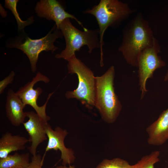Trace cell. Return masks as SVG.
Wrapping results in <instances>:
<instances>
[{
    "mask_svg": "<svg viewBox=\"0 0 168 168\" xmlns=\"http://www.w3.org/2000/svg\"><path fill=\"white\" fill-rule=\"evenodd\" d=\"M155 38L148 21L139 13L124 29L119 51L128 64L138 67L140 55L152 44Z\"/></svg>",
    "mask_w": 168,
    "mask_h": 168,
    "instance_id": "cell-1",
    "label": "cell"
},
{
    "mask_svg": "<svg viewBox=\"0 0 168 168\" xmlns=\"http://www.w3.org/2000/svg\"><path fill=\"white\" fill-rule=\"evenodd\" d=\"M114 68L112 66L102 75L95 77V106L102 119L108 123L115 122L122 109L114 91Z\"/></svg>",
    "mask_w": 168,
    "mask_h": 168,
    "instance_id": "cell-2",
    "label": "cell"
},
{
    "mask_svg": "<svg viewBox=\"0 0 168 168\" xmlns=\"http://www.w3.org/2000/svg\"><path fill=\"white\" fill-rule=\"evenodd\" d=\"M128 5L118 0H101L99 4L91 9L83 12L90 14L96 18L99 26L100 49V66L103 65V46L104 33L109 27L119 25L133 12Z\"/></svg>",
    "mask_w": 168,
    "mask_h": 168,
    "instance_id": "cell-3",
    "label": "cell"
},
{
    "mask_svg": "<svg viewBox=\"0 0 168 168\" xmlns=\"http://www.w3.org/2000/svg\"><path fill=\"white\" fill-rule=\"evenodd\" d=\"M59 29L64 37L66 47L60 54L55 55L57 58H63L68 61L75 56L76 51H79L85 45L87 46L90 53L95 48H100L99 29H87L81 31L72 24L69 18L65 19L61 23Z\"/></svg>",
    "mask_w": 168,
    "mask_h": 168,
    "instance_id": "cell-4",
    "label": "cell"
},
{
    "mask_svg": "<svg viewBox=\"0 0 168 168\" xmlns=\"http://www.w3.org/2000/svg\"><path fill=\"white\" fill-rule=\"evenodd\" d=\"M21 36L10 41L7 46L22 51L29 59L32 72H35L36 71V64L40 54L44 51L54 53L58 49L54 45V42L56 39L62 38L63 35L55 24L47 34L40 39H32L27 36Z\"/></svg>",
    "mask_w": 168,
    "mask_h": 168,
    "instance_id": "cell-5",
    "label": "cell"
},
{
    "mask_svg": "<svg viewBox=\"0 0 168 168\" xmlns=\"http://www.w3.org/2000/svg\"><path fill=\"white\" fill-rule=\"evenodd\" d=\"M68 62V73L77 75L78 84L75 90L66 92V97L76 99L88 107L95 106L96 77L94 73L76 56Z\"/></svg>",
    "mask_w": 168,
    "mask_h": 168,
    "instance_id": "cell-6",
    "label": "cell"
},
{
    "mask_svg": "<svg viewBox=\"0 0 168 168\" xmlns=\"http://www.w3.org/2000/svg\"><path fill=\"white\" fill-rule=\"evenodd\" d=\"M160 49L159 42L155 38L152 44L145 49L138 58V68L141 100L148 91L146 88L147 79L153 77L154 72L156 69L166 65L165 62L158 55Z\"/></svg>",
    "mask_w": 168,
    "mask_h": 168,
    "instance_id": "cell-7",
    "label": "cell"
},
{
    "mask_svg": "<svg viewBox=\"0 0 168 168\" xmlns=\"http://www.w3.org/2000/svg\"><path fill=\"white\" fill-rule=\"evenodd\" d=\"M49 81V78L47 76L38 72L33 78L31 81L28 82L24 86L21 87L16 92L26 105H29L31 106L39 116L46 122L50 119V117L46 114V105L54 92L49 94L46 102L43 105L39 106L37 104V101L43 91L40 87L34 89V86L35 84L39 82L42 81L48 83Z\"/></svg>",
    "mask_w": 168,
    "mask_h": 168,
    "instance_id": "cell-8",
    "label": "cell"
},
{
    "mask_svg": "<svg viewBox=\"0 0 168 168\" xmlns=\"http://www.w3.org/2000/svg\"><path fill=\"white\" fill-rule=\"evenodd\" d=\"M45 130L48 140L43 159L44 160L45 154L48 151L53 150L57 151L59 150L61 153V160H62V164L63 166L70 165L74 161L75 157L72 150L66 147L64 144V139L68 134L67 130L58 126L53 129L48 123L45 124Z\"/></svg>",
    "mask_w": 168,
    "mask_h": 168,
    "instance_id": "cell-9",
    "label": "cell"
},
{
    "mask_svg": "<svg viewBox=\"0 0 168 168\" xmlns=\"http://www.w3.org/2000/svg\"><path fill=\"white\" fill-rule=\"evenodd\" d=\"M37 16L55 22L57 28L59 29L61 23L67 18L75 20L85 30L82 23L73 15L66 11L60 3L56 0H40L37 2L35 8Z\"/></svg>",
    "mask_w": 168,
    "mask_h": 168,
    "instance_id": "cell-10",
    "label": "cell"
},
{
    "mask_svg": "<svg viewBox=\"0 0 168 168\" xmlns=\"http://www.w3.org/2000/svg\"><path fill=\"white\" fill-rule=\"evenodd\" d=\"M26 114L28 120L22 124L29 135V142L31 143L28 150L32 156H34L36 155L37 148L40 144L47 139L45 125L48 122L44 121L33 111L26 112Z\"/></svg>",
    "mask_w": 168,
    "mask_h": 168,
    "instance_id": "cell-11",
    "label": "cell"
},
{
    "mask_svg": "<svg viewBox=\"0 0 168 168\" xmlns=\"http://www.w3.org/2000/svg\"><path fill=\"white\" fill-rule=\"evenodd\" d=\"M146 132L149 145L158 146L168 140V108L163 111L157 119L148 126Z\"/></svg>",
    "mask_w": 168,
    "mask_h": 168,
    "instance_id": "cell-12",
    "label": "cell"
},
{
    "mask_svg": "<svg viewBox=\"0 0 168 168\" xmlns=\"http://www.w3.org/2000/svg\"><path fill=\"white\" fill-rule=\"evenodd\" d=\"M26 105L12 89L8 90L5 105L6 116L12 124L19 126L24 122L26 117L24 109Z\"/></svg>",
    "mask_w": 168,
    "mask_h": 168,
    "instance_id": "cell-13",
    "label": "cell"
},
{
    "mask_svg": "<svg viewBox=\"0 0 168 168\" xmlns=\"http://www.w3.org/2000/svg\"><path fill=\"white\" fill-rule=\"evenodd\" d=\"M29 139L19 135H12L7 132L0 139V159L5 158L11 152L25 149Z\"/></svg>",
    "mask_w": 168,
    "mask_h": 168,
    "instance_id": "cell-14",
    "label": "cell"
},
{
    "mask_svg": "<svg viewBox=\"0 0 168 168\" xmlns=\"http://www.w3.org/2000/svg\"><path fill=\"white\" fill-rule=\"evenodd\" d=\"M29 152L20 154L16 152L13 155L0 159V168H28L30 162Z\"/></svg>",
    "mask_w": 168,
    "mask_h": 168,
    "instance_id": "cell-15",
    "label": "cell"
},
{
    "mask_svg": "<svg viewBox=\"0 0 168 168\" xmlns=\"http://www.w3.org/2000/svg\"><path fill=\"white\" fill-rule=\"evenodd\" d=\"M18 0H5V7L10 10L14 16L17 23L18 30H23L27 26L32 24L34 20L33 16L30 17L26 21H23L20 18L17 10Z\"/></svg>",
    "mask_w": 168,
    "mask_h": 168,
    "instance_id": "cell-16",
    "label": "cell"
},
{
    "mask_svg": "<svg viewBox=\"0 0 168 168\" xmlns=\"http://www.w3.org/2000/svg\"><path fill=\"white\" fill-rule=\"evenodd\" d=\"M160 151H155L142 156L137 163L133 165V168H154V165L160 161Z\"/></svg>",
    "mask_w": 168,
    "mask_h": 168,
    "instance_id": "cell-17",
    "label": "cell"
},
{
    "mask_svg": "<svg viewBox=\"0 0 168 168\" xmlns=\"http://www.w3.org/2000/svg\"><path fill=\"white\" fill-rule=\"evenodd\" d=\"M96 168H133L126 161L119 158L103 160Z\"/></svg>",
    "mask_w": 168,
    "mask_h": 168,
    "instance_id": "cell-18",
    "label": "cell"
},
{
    "mask_svg": "<svg viewBox=\"0 0 168 168\" xmlns=\"http://www.w3.org/2000/svg\"><path fill=\"white\" fill-rule=\"evenodd\" d=\"M15 75V72L13 71H12L8 76L0 81V94H2L6 88L9 84L13 82Z\"/></svg>",
    "mask_w": 168,
    "mask_h": 168,
    "instance_id": "cell-19",
    "label": "cell"
},
{
    "mask_svg": "<svg viewBox=\"0 0 168 168\" xmlns=\"http://www.w3.org/2000/svg\"><path fill=\"white\" fill-rule=\"evenodd\" d=\"M43 162L44 160L40 155L38 154L32 156L28 168H42Z\"/></svg>",
    "mask_w": 168,
    "mask_h": 168,
    "instance_id": "cell-20",
    "label": "cell"
},
{
    "mask_svg": "<svg viewBox=\"0 0 168 168\" xmlns=\"http://www.w3.org/2000/svg\"><path fill=\"white\" fill-rule=\"evenodd\" d=\"M0 13L1 16L3 17H5L7 15V12L4 10V8L0 4Z\"/></svg>",
    "mask_w": 168,
    "mask_h": 168,
    "instance_id": "cell-21",
    "label": "cell"
},
{
    "mask_svg": "<svg viewBox=\"0 0 168 168\" xmlns=\"http://www.w3.org/2000/svg\"><path fill=\"white\" fill-rule=\"evenodd\" d=\"M164 81L165 82L168 81V70L167 72L164 77Z\"/></svg>",
    "mask_w": 168,
    "mask_h": 168,
    "instance_id": "cell-22",
    "label": "cell"
},
{
    "mask_svg": "<svg viewBox=\"0 0 168 168\" xmlns=\"http://www.w3.org/2000/svg\"><path fill=\"white\" fill-rule=\"evenodd\" d=\"M63 168H75L74 166L69 165L68 167H67L66 166H63Z\"/></svg>",
    "mask_w": 168,
    "mask_h": 168,
    "instance_id": "cell-23",
    "label": "cell"
},
{
    "mask_svg": "<svg viewBox=\"0 0 168 168\" xmlns=\"http://www.w3.org/2000/svg\"><path fill=\"white\" fill-rule=\"evenodd\" d=\"M55 168H63V166H58Z\"/></svg>",
    "mask_w": 168,
    "mask_h": 168,
    "instance_id": "cell-24",
    "label": "cell"
}]
</instances>
